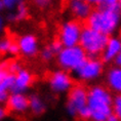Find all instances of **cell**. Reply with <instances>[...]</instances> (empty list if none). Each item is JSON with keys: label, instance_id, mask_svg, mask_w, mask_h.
I'll return each instance as SVG.
<instances>
[{"label": "cell", "instance_id": "15", "mask_svg": "<svg viewBox=\"0 0 121 121\" xmlns=\"http://www.w3.org/2000/svg\"><path fill=\"white\" fill-rule=\"evenodd\" d=\"M14 80H16V74L10 73L5 68H1V71H0V91L11 92L14 85Z\"/></svg>", "mask_w": 121, "mask_h": 121}, {"label": "cell", "instance_id": "24", "mask_svg": "<svg viewBox=\"0 0 121 121\" xmlns=\"http://www.w3.org/2000/svg\"><path fill=\"white\" fill-rule=\"evenodd\" d=\"M35 6L39 8H46L51 4L52 0H32Z\"/></svg>", "mask_w": 121, "mask_h": 121}, {"label": "cell", "instance_id": "23", "mask_svg": "<svg viewBox=\"0 0 121 121\" xmlns=\"http://www.w3.org/2000/svg\"><path fill=\"white\" fill-rule=\"evenodd\" d=\"M78 118L81 120L91 119V111H90L88 105L84 106L83 108H81L79 110V112H78Z\"/></svg>", "mask_w": 121, "mask_h": 121}, {"label": "cell", "instance_id": "27", "mask_svg": "<svg viewBox=\"0 0 121 121\" xmlns=\"http://www.w3.org/2000/svg\"><path fill=\"white\" fill-rule=\"evenodd\" d=\"M114 63H115V65L120 66V67H121V50H120V52L118 53V56H116V59H115Z\"/></svg>", "mask_w": 121, "mask_h": 121}, {"label": "cell", "instance_id": "31", "mask_svg": "<svg viewBox=\"0 0 121 121\" xmlns=\"http://www.w3.org/2000/svg\"><path fill=\"white\" fill-rule=\"evenodd\" d=\"M119 4H120V5H121V0H120V1H119Z\"/></svg>", "mask_w": 121, "mask_h": 121}, {"label": "cell", "instance_id": "29", "mask_svg": "<svg viewBox=\"0 0 121 121\" xmlns=\"http://www.w3.org/2000/svg\"><path fill=\"white\" fill-rule=\"evenodd\" d=\"M118 120H119V118H118L114 113L112 114L111 116L109 117V119H108V121H118Z\"/></svg>", "mask_w": 121, "mask_h": 121}, {"label": "cell", "instance_id": "4", "mask_svg": "<svg viewBox=\"0 0 121 121\" xmlns=\"http://www.w3.org/2000/svg\"><path fill=\"white\" fill-rule=\"evenodd\" d=\"M87 57L88 56L80 44L74 46H64L56 56V63L60 69L74 73L85 62Z\"/></svg>", "mask_w": 121, "mask_h": 121}, {"label": "cell", "instance_id": "3", "mask_svg": "<svg viewBox=\"0 0 121 121\" xmlns=\"http://www.w3.org/2000/svg\"><path fill=\"white\" fill-rule=\"evenodd\" d=\"M109 38V35L85 26L81 33L79 44L85 50L88 57H99L102 56Z\"/></svg>", "mask_w": 121, "mask_h": 121}, {"label": "cell", "instance_id": "17", "mask_svg": "<svg viewBox=\"0 0 121 121\" xmlns=\"http://www.w3.org/2000/svg\"><path fill=\"white\" fill-rule=\"evenodd\" d=\"M0 50L2 53L8 54L10 56H16L20 53V46L17 42L13 41L9 38H3L0 41Z\"/></svg>", "mask_w": 121, "mask_h": 121}, {"label": "cell", "instance_id": "19", "mask_svg": "<svg viewBox=\"0 0 121 121\" xmlns=\"http://www.w3.org/2000/svg\"><path fill=\"white\" fill-rule=\"evenodd\" d=\"M23 2L24 0H1L0 1V8H1V10L6 11V14H9L16 11Z\"/></svg>", "mask_w": 121, "mask_h": 121}, {"label": "cell", "instance_id": "11", "mask_svg": "<svg viewBox=\"0 0 121 121\" xmlns=\"http://www.w3.org/2000/svg\"><path fill=\"white\" fill-rule=\"evenodd\" d=\"M68 9L78 21H86L93 10L91 3L87 0H69Z\"/></svg>", "mask_w": 121, "mask_h": 121}, {"label": "cell", "instance_id": "20", "mask_svg": "<svg viewBox=\"0 0 121 121\" xmlns=\"http://www.w3.org/2000/svg\"><path fill=\"white\" fill-rule=\"evenodd\" d=\"M40 57L43 62H50V60H53L54 56H56V52L51 49V47L49 46V44L44 46L42 49L40 50Z\"/></svg>", "mask_w": 121, "mask_h": 121}, {"label": "cell", "instance_id": "1", "mask_svg": "<svg viewBox=\"0 0 121 121\" xmlns=\"http://www.w3.org/2000/svg\"><path fill=\"white\" fill-rule=\"evenodd\" d=\"M121 22V5H99V8L92 10L88 19L86 20V26L99 31L104 34L112 35L117 31Z\"/></svg>", "mask_w": 121, "mask_h": 121}, {"label": "cell", "instance_id": "30", "mask_svg": "<svg viewBox=\"0 0 121 121\" xmlns=\"http://www.w3.org/2000/svg\"><path fill=\"white\" fill-rule=\"evenodd\" d=\"M88 2H90L91 4H95V3H98V1L99 0H87Z\"/></svg>", "mask_w": 121, "mask_h": 121}, {"label": "cell", "instance_id": "7", "mask_svg": "<svg viewBox=\"0 0 121 121\" xmlns=\"http://www.w3.org/2000/svg\"><path fill=\"white\" fill-rule=\"evenodd\" d=\"M88 89L83 85H74L68 92L67 103H66V113L69 117H78V112L81 108L87 105Z\"/></svg>", "mask_w": 121, "mask_h": 121}, {"label": "cell", "instance_id": "28", "mask_svg": "<svg viewBox=\"0 0 121 121\" xmlns=\"http://www.w3.org/2000/svg\"><path fill=\"white\" fill-rule=\"evenodd\" d=\"M6 116V111H5V108H0V119H4V117Z\"/></svg>", "mask_w": 121, "mask_h": 121}, {"label": "cell", "instance_id": "10", "mask_svg": "<svg viewBox=\"0 0 121 121\" xmlns=\"http://www.w3.org/2000/svg\"><path fill=\"white\" fill-rule=\"evenodd\" d=\"M6 107L14 114H24L29 110V96L24 92H10L6 102Z\"/></svg>", "mask_w": 121, "mask_h": 121}, {"label": "cell", "instance_id": "9", "mask_svg": "<svg viewBox=\"0 0 121 121\" xmlns=\"http://www.w3.org/2000/svg\"><path fill=\"white\" fill-rule=\"evenodd\" d=\"M17 42L20 46V53L25 57H34L40 52L38 39L31 33L21 35Z\"/></svg>", "mask_w": 121, "mask_h": 121}, {"label": "cell", "instance_id": "16", "mask_svg": "<svg viewBox=\"0 0 121 121\" xmlns=\"http://www.w3.org/2000/svg\"><path fill=\"white\" fill-rule=\"evenodd\" d=\"M29 104H30L29 110L35 116H40L46 110V105H45L44 101L42 99L40 95H36V93H33V95L29 96Z\"/></svg>", "mask_w": 121, "mask_h": 121}, {"label": "cell", "instance_id": "18", "mask_svg": "<svg viewBox=\"0 0 121 121\" xmlns=\"http://www.w3.org/2000/svg\"><path fill=\"white\" fill-rule=\"evenodd\" d=\"M28 17V8L25 3V1L17 7V9L16 11H13V13L6 14V20L9 22H21L27 19Z\"/></svg>", "mask_w": 121, "mask_h": 121}, {"label": "cell", "instance_id": "2", "mask_svg": "<svg viewBox=\"0 0 121 121\" xmlns=\"http://www.w3.org/2000/svg\"><path fill=\"white\" fill-rule=\"evenodd\" d=\"M113 96L111 90L103 85H93L88 89L87 105L91 111V120L108 121L113 114Z\"/></svg>", "mask_w": 121, "mask_h": 121}, {"label": "cell", "instance_id": "21", "mask_svg": "<svg viewBox=\"0 0 121 121\" xmlns=\"http://www.w3.org/2000/svg\"><path fill=\"white\" fill-rule=\"evenodd\" d=\"M1 68L7 69L10 73H13V74H17L20 70H22L23 69L21 63L19 62V60H9V62L5 63V67L4 66H1Z\"/></svg>", "mask_w": 121, "mask_h": 121}, {"label": "cell", "instance_id": "14", "mask_svg": "<svg viewBox=\"0 0 121 121\" xmlns=\"http://www.w3.org/2000/svg\"><path fill=\"white\" fill-rule=\"evenodd\" d=\"M106 83L108 88L116 95H121V67L115 66L110 68L106 74Z\"/></svg>", "mask_w": 121, "mask_h": 121}, {"label": "cell", "instance_id": "25", "mask_svg": "<svg viewBox=\"0 0 121 121\" xmlns=\"http://www.w3.org/2000/svg\"><path fill=\"white\" fill-rule=\"evenodd\" d=\"M120 0H99L98 4L104 5V6H108V5H116L119 4Z\"/></svg>", "mask_w": 121, "mask_h": 121}, {"label": "cell", "instance_id": "22", "mask_svg": "<svg viewBox=\"0 0 121 121\" xmlns=\"http://www.w3.org/2000/svg\"><path fill=\"white\" fill-rule=\"evenodd\" d=\"M113 113L121 120V95H116L113 99Z\"/></svg>", "mask_w": 121, "mask_h": 121}, {"label": "cell", "instance_id": "12", "mask_svg": "<svg viewBox=\"0 0 121 121\" xmlns=\"http://www.w3.org/2000/svg\"><path fill=\"white\" fill-rule=\"evenodd\" d=\"M33 75L27 69H22L16 74V80H14V85L13 87L11 92H24L30 88V86L33 83Z\"/></svg>", "mask_w": 121, "mask_h": 121}, {"label": "cell", "instance_id": "8", "mask_svg": "<svg viewBox=\"0 0 121 121\" xmlns=\"http://www.w3.org/2000/svg\"><path fill=\"white\" fill-rule=\"evenodd\" d=\"M48 87L54 95H65L73 88L74 82L73 78L68 71L56 70L51 72L47 79Z\"/></svg>", "mask_w": 121, "mask_h": 121}, {"label": "cell", "instance_id": "5", "mask_svg": "<svg viewBox=\"0 0 121 121\" xmlns=\"http://www.w3.org/2000/svg\"><path fill=\"white\" fill-rule=\"evenodd\" d=\"M104 62L98 57H87L85 62L74 72L75 77L81 82H92L103 74Z\"/></svg>", "mask_w": 121, "mask_h": 121}, {"label": "cell", "instance_id": "26", "mask_svg": "<svg viewBox=\"0 0 121 121\" xmlns=\"http://www.w3.org/2000/svg\"><path fill=\"white\" fill-rule=\"evenodd\" d=\"M9 95L10 93L8 91H0V103H1V104H4V103L6 104Z\"/></svg>", "mask_w": 121, "mask_h": 121}, {"label": "cell", "instance_id": "13", "mask_svg": "<svg viewBox=\"0 0 121 121\" xmlns=\"http://www.w3.org/2000/svg\"><path fill=\"white\" fill-rule=\"evenodd\" d=\"M121 50V39L120 37H113L109 38V41L107 45H106L104 51L102 53V60L105 64H109V63L114 62L118 53Z\"/></svg>", "mask_w": 121, "mask_h": 121}, {"label": "cell", "instance_id": "6", "mask_svg": "<svg viewBox=\"0 0 121 121\" xmlns=\"http://www.w3.org/2000/svg\"><path fill=\"white\" fill-rule=\"evenodd\" d=\"M83 27L78 20H69L60 24L59 29V40L64 46H74L79 44Z\"/></svg>", "mask_w": 121, "mask_h": 121}, {"label": "cell", "instance_id": "32", "mask_svg": "<svg viewBox=\"0 0 121 121\" xmlns=\"http://www.w3.org/2000/svg\"><path fill=\"white\" fill-rule=\"evenodd\" d=\"M119 37H120V39H121V35H120V36H119Z\"/></svg>", "mask_w": 121, "mask_h": 121}]
</instances>
